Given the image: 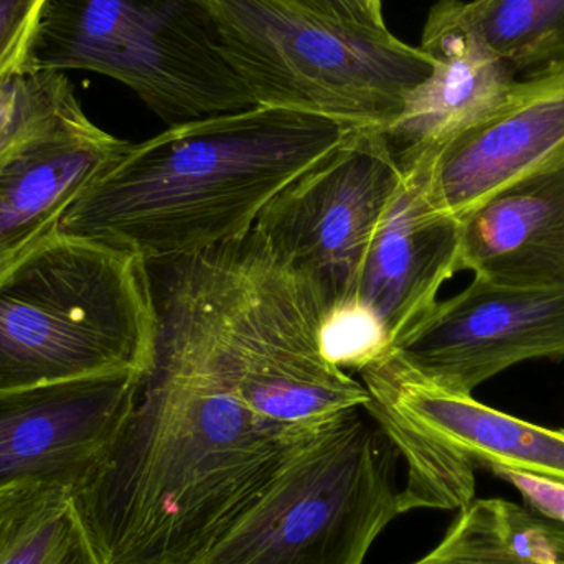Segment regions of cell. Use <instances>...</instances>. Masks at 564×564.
I'll return each instance as SVG.
<instances>
[{"mask_svg": "<svg viewBox=\"0 0 564 564\" xmlns=\"http://www.w3.org/2000/svg\"><path fill=\"white\" fill-rule=\"evenodd\" d=\"M393 351L433 383L473 394L513 365L564 357V285L474 278L459 294L437 301Z\"/></svg>", "mask_w": 564, "mask_h": 564, "instance_id": "cell-8", "label": "cell"}, {"mask_svg": "<svg viewBox=\"0 0 564 564\" xmlns=\"http://www.w3.org/2000/svg\"><path fill=\"white\" fill-rule=\"evenodd\" d=\"M322 315L254 230L234 240L231 340L241 393L258 416L302 436L370 401L364 383L322 354Z\"/></svg>", "mask_w": 564, "mask_h": 564, "instance_id": "cell-6", "label": "cell"}, {"mask_svg": "<svg viewBox=\"0 0 564 564\" xmlns=\"http://www.w3.org/2000/svg\"><path fill=\"white\" fill-rule=\"evenodd\" d=\"M368 403L447 449L490 467L564 484V430L536 426L421 377L390 351L360 371Z\"/></svg>", "mask_w": 564, "mask_h": 564, "instance_id": "cell-12", "label": "cell"}, {"mask_svg": "<svg viewBox=\"0 0 564 564\" xmlns=\"http://www.w3.org/2000/svg\"><path fill=\"white\" fill-rule=\"evenodd\" d=\"M318 19L371 30L388 29L381 0H261Z\"/></svg>", "mask_w": 564, "mask_h": 564, "instance_id": "cell-22", "label": "cell"}, {"mask_svg": "<svg viewBox=\"0 0 564 564\" xmlns=\"http://www.w3.org/2000/svg\"><path fill=\"white\" fill-rule=\"evenodd\" d=\"M457 10L517 76L564 69V0H457Z\"/></svg>", "mask_w": 564, "mask_h": 564, "instance_id": "cell-18", "label": "cell"}, {"mask_svg": "<svg viewBox=\"0 0 564 564\" xmlns=\"http://www.w3.org/2000/svg\"><path fill=\"white\" fill-rule=\"evenodd\" d=\"M411 564H564V525L509 500H474Z\"/></svg>", "mask_w": 564, "mask_h": 564, "instance_id": "cell-16", "label": "cell"}, {"mask_svg": "<svg viewBox=\"0 0 564 564\" xmlns=\"http://www.w3.org/2000/svg\"><path fill=\"white\" fill-rule=\"evenodd\" d=\"M0 564H105L73 490L30 484L0 490Z\"/></svg>", "mask_w": 564, "mask_h": 564, "instance_id": "cell-17", "label": "cell"}, {"mask_svg": "<svg viewBox=\"0 0 564 564\" xmlns=\"http://www.w3.org/2000/svg\"><path fill=\"white\" fill-rule=\"evenodd\" d=\"M420 48L433 56V72L383 131L398 161L436 151L486 118L519 82L460 19L457 0H440L431 9Z\"/></svg>", "mask_w": 564, "mask_h": 564, "instance_id": "cell-14", "label": "cell"}, {"mask_svg": "<svg viewBox=\"0 0 564 564\" xmlns=\"http://www.w3.org/2000/svg\"><path fill=\"white\" fill-rule=\"evenodd\" d=\"M492 473L512 484L533 512L564 525V484L507 467H492Z\"/></svg>", "mask_w": 564, "mask_h": 564, "instance_id": "cell-23", "label": "cell"}, {"mask_svg": "<svg viewBox=\"0 0 564 564\" xmlns=\"http://www.w3.org/2000/svg\"><path fill=\"white\" fill-rule=\"evenodd\" d=\"M155 307L134 253L56 230L0 270V394L141 375Z\"/></svg>", "mask_w": 564, "mask_h": 564, "instance_id": "cell-2", "label": "cell"}, {"mask_svg": "<svg viewBox=\"0 0 564 564\" xmlns=\"http://www.w3.org/2000/svg\"><path fill=\"white\" fill-rule=\"evenodd\" d=\"M403 169L378 129H351L267 205L254 234L321 305L358 299L375 231Z\"/></svg>", "mask_w": 564, "mask_h": 564, "instance_id": "cell-7", "label": "cell"}, {"mask_svg": "<svg viewBox=\"0 0 564 564\" xmlns=\"http://www.w3.org/2000/svg\"><path fill=\"white\" fill-rule=\"evenodd\" d=\"M142 380L115 375L0 394V490L78 489L128 423Z\"/></svg>", "mask_w": 564, "mask_h": 564, "instance_id": "cell-9", "label": "cell"}, {"mask_svg": "<svg viewBox=\"0 0 564 564\" xmlns=\"http://www.w3.org/2000/svg\"><path fill=\"white\" fill-rule=\"evenodd\" d=\"M398 459L364 408L345 413L302 444L194 564H365L403 516Z\"/></svg>", "mask_w": 564, "mask_h": 564, "instance_id": "cell-4", "label": "cell"}, {"mask_svg": "<svg viewBox=\"0 0 564 564\" xmlns=\"http://www.w3.org/2000/svg\"><path fill=\"white\" fill-rule=\"evenodd\" d=\"M46 0H0V85L32 69Z\"/></svg>", "mask_w": 564, "mask_h": 564, "instance_id": "cell-21", "label": "cell"}, {"mask_svg": "<svg viewBox=\"0 0 564 564\" xmlns=\"http://www.w3.org/2000/svg\"><path fill=\"white\" fill-rule=\"evenodd\" d=\"M224 58L254 106L387 131L434 58L371 30L261 0H210Z\"/></svg>", "mask_w": 564, "mask_h": 564, "instance_id": "cell-3", "label": "cell"}, {"mask_svg": "<svg viewBox=\"0 0 564 564\" xmlns=\"http://www.w3.org/2000/svg\"><path fill=\"white\" fill-rule=\"evenodd\" d=\"M129 145L91 122L75 98L45 132L12 152L0 164V270L58 230Z\"/></svg>", "mask_w": 564, "mask_h": 564, "instance_id": "cell-13", "label": "cell"}, {"mask_svg": "<svg viewBox=\"0 0 564 564\" xmlns=\"http://www.w3.org/2000/svg\"><path fill=\"white\" fill-rule=\"evenodd\" d=\"M563 164L564 69L519 79L486 118L431 151V197L460 221L499 192Z\"/></svg>", "mask_w": 564, "mask_h": 564, "instance_id": "cell-10", "label": "cell"}, {"mask_svg": "<svg viewBox=\"0 0 564 564\" xmlns=\"http://www.w3.org/2000/svg\"><path fill=\"white\" fill-rule=\"evenodd\" d=\"M400 165L403 178L358 281V299L383 325L391 351L436 305L444 282L459 273L460 221L431 197V151Z\"/></svg>", "mask_w": 564, "mask_h": 564, "instance_id": "cell-11", "label": "cell"}, {"mask_svg": "<svg viewBox=\"0 0 564 564\" xmlns=\"http://www.w3.org/2000/svg\"><path fill=\"white\" fill-rule=\"evenodd\" d=\"M364 410L390 437L406 463V484L401 489L403 513L417 509L464 510L474 502L476 464L397 417L367 403Z\"/></svg>", "mask_w": 564, "mask_h": 564, "instance_id": "cell-19", "label": "cell"}, {"mask_svg": "<svg viewBox=\"0 0 564 564\" xmlns=\"http://www.w3.org/2000/svg\"><path fill=\"white\" fill-rule=\"evenodd\" d=\"M19 79H10V82L0 85V132L9 126L13 112H15L17 99H19Z\"/></svg>", "mask_w": 564, "mask_h": 564, "instance_id": "cell-24", "label": "cell"}, {"mask_svg": "<svg viewBox=\"0 0 564 564\" xmlns=\"http://www.w3.org/2000/svg\"><path fill=\"white\" fill-rule=\"evenodd\" d=\"M459 271L522 288L564 285V164L490 197L460 220Z\"/></svg>", "mask_w": 564, "mask_h": 564, "instance_id": "cell-15", "label": "cell"}, {"mask_svg": "<svg viewBox=\"0 0 564 564\" xmlns=\"http://www.w3.org/2000/svg\"><path fill=\"white\" fill-rule=\"evenodd\" d=\"M318 337L324 357L344 371L360 373L391 351L383 325L360 299L325 311Z\"/></svg>", "mask_w": 564, "mask_h": 564, "instance_id": "cell-20", "label": "cell"}, {"mask_svg": "<svg viewBox=\"0 0 564 564\" xmlns=\"http://www.w3.org/2000/svg\"><path fill=\"white\" fill-rule=\"evenodd\" d=\"M348 131L330 119L264 106L171 126L131 142L58 230L145 263L228 243L250 234L282 188Z\"/></svg>", "mask_w": 564, "mask_h": 564, "instance_id": "cell-1", "label": "cell"}, {"mask_svg": "<svg viewBox=\"0 0 564 564\" xmlns=\"http://www.w3.org/2000/svg\"><path fill=\"white\" fill-rule=\"evenodd\" d=\"M33 69L109 76L169 128L254 106L221 55L210 0H46Z\"/></svg>", "mask_w": 564, "mask_h": 564, "instance_id": "cell-5", "label": "cell"}]
</instances>
